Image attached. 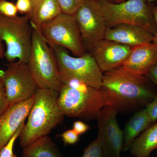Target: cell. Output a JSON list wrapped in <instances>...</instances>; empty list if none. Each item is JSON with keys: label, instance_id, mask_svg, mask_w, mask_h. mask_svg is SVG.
I'll use <instances>...</instances> for the list:
<instances>
[{"label": "cell", "instance_id": "1", "mask_svg": "<svg viewBox=\"0 0 157 157\" xmlns=\"http://www.w3.org/2000/svg\"><path fill=\"white\" fill-rule=\"evenodd\" d=\"M155 87L146 76L121 67L103 73L101 89L109 106L118 112L131 113L153 100L157 95Z\"/></svg>", "mask_w": 157, "mask_h": 157}, {"label": "cell", "instance_id": "2", "mask_svg": "<svg viewBox=\"0 0 157 157\" xmlns=\"http://www.w3.org/2000/svg\"><path fill=\"white\" fill-rule=\"evenodd\" d=\"M58 104L64 115L86 121L97 120L101 109L109 106L101 89L74 78L62 80Z\"/></svg>", "mask_w": 157, "mask_h": 157}, {"label": "cell", "instance_id": "3", "mask_svg": "<svg viewBox=\"0 0 157 157\" xmlns=\"http://www.w3.org/2000/svg\"><path fill=\"white\" fill-rule=\"evenodd\" d=\"M59 92L38 88L34 95L33 104L19 136L20 144L25 147L35 140L48 136L61 123L64 115L58 104Z\"/></svg>", "mask_w": 157, "mask_h": 157}, {"label": "cell", "instance_id": "4", "mask_svg": "<svg viewBox=\"0 0 157 157\" xmlns=\"http://www.w3.org/2000/svg\"><path fill=\"white\" fill-rule=\"evenodd\" d=\"M33 28L32 46L27 66L39 88L59 91L62 81L53 49L39 28Z\"/></svg>", "mask_w": 157, "mask_h": 157}, {"label": "cell", "instance_id": "5", "mask_svg": "<svg viewBox=\"0 0 157 157\" xmlns=\"http://www.w3.org/2000/svg\"><path fill=\"white\" fill-rule=\"evenodd\" d=\"M107 28L132 25L146 29L154 35L155 23L147 0H126L119 3L99 0Z\"/></svg>", "mask_w": 157, "mask_h": 157}, {"label": "cell", "instance_id": "6", "mask_svg": "<svg viewBox=\"0 0 157 157\" xmlns=\"http://www.w3.org/2000/svg\"><path fill=\"white\" fill-rule=\"evenodd\" d=\"M33 28L26 15L9 17L0 14V38L6 45L5 57L9 63L17 59L27 63Z\"/></svg>", "mask_w": 157, "mask_h": 157}, {"label": "cell", "instance_id": "7", "mask_svg": "<svg viewBox=\"0 0 157 157\" xmlns=\"http://www.w3.org/2000/svg\"><path fill=\"white\" fill-rule=\"evenodd\" d=\"M39 29L46 42L52 48H64L76 56L86 53L73 15L62 13L50 21L43 24Z\"/></svg>", "mask_w": 157, "mask_h": 157}, {"label": "cell", "instance_id": "8", "mask_svg": "<svg viewBox=\"0 0 157 157\" xmlns=\"http://www.w3.org/2000/svg\"><path fill=\"white\" fill-rule=\"evenodd\" d=\"M52 48L56 56L62 81L65 78H76L90 86L101 89L104 73L91 54L86 52L81 56H73L64 48Z\"/></svg>", "mask_w": 157, "mask_h": 157}, {"label": "cell", "instance_id": "9", "mask_svg": "<svg viewBox=\"0 0 157 157\" xmlns=\"http://www.w3.org/2000/svg\"><path fill=\"white\" fill-rule=\"evenodd\" d=\"M81 33L86 51L90 52L104 39L107 27L98 0H86L73 14Z\"/></svg>", "mask_w": 157, "mask_h": 157}, {"label": "cell", "instance_id": "10", "mask_svg": "<svg viewBox=\"0 0 157 157\" xmlns=\"http://www.w3.org/2000/svg\"><path fill=\"white\" fill-rule=\"evenodd\" d=\"M2 76L9 106L33 97L39 88L24 62L10 63Z\"/></svg>", "mask_w": 157, "mask_h": 157}, {"label": "cell", "instance_id": "11", "mask_svg": "<svg viewBox=\"0 0 157 157\" xmlns=\"http://www.w3.org/2000/svg\"><path fill=\"white\" fill-rule=\"evenodd\" d=\"M118 112L111 106L104 107L98 121V139L104 157H120L124 143V132L118 124Z\"/></svg>", "mask_w": 157, "mask_h": 157}, {"label": "cell", "instance_id": "12", "mask_svg": "<svg viewBox=\"0 0 157 157\" xmlns=\"http://www.w3.org/2000/svg\"><path fill=\"white\" fill-rule=\"evenodd\" d=\"M133 47L104 39L94 47L91 54L102 73L122 67Z\"/></svg>", "mask_w": 157, "mask_h": 157}, {"label": "cell", "instance_id": "13", "mask_svg": "<svg viewBox=\"0 0 157 157\" xmlns=\"http://www.w3.org/2000/svg\"><path fill=\"white\" fill-rule=\"evenodd\" d=\"M34 101V96L26 101L9 106L0 115V150L25 121Z\"/></svg>", "mask_w": 157, "mask_h": 157}, {"label": "cell", "instance_id": "14", "mask_svg": "<svg viewBox=\"0 0 157 157\" xmlns=\"http://www.w3.org/2000/svg\"><path fill=\"white\" fill-rule=\"evenodd\" d=\"M153 36L146 29L139 26L121 24L107 28L104 39L134 47L151 43Z\"/></svg>", "mask_w": 157, "mask_h": 157}, {"label": "cell", "instance_id": "15", "mask_svg": "<svg viewBox=\"0 0 157 157\" xmlns=\"http://www.w3.org/2000/svg\"><path fill=\"white\" fill-rule=\"evenodd\" d=\"M157 62V46L152 42L133 47L122 67L134 74L145 76Z\"/></svg>", "mask_w": 157, "mask_h": 157}, {"label": "cell", "instance_id": "16", "mask_svg": "<svg viewBox=\"0 0 157 157\" xmlns=\"http://www.w3.org/2000/svg\"><path fill=\"white\" fill-rule=\"evenodd\" d=\"M31 8L26 15L31 24L39 28L62 13L58 0H31Z\"/></svg>", "mask_w": 157, "mask_h": 157}, {"label": "cell", "instance_id": "17", "mask_svg": "<svg viewBox=\"0 0 157 157\" xmlns=\"http://www.w3.org/2000/svg\"><path fill=\"white\" fill-rule=\"evenodd\" d=\"M152 124L145 108L135 112L127 123L123 131L122 151L130 149L135 139Z\"/></svg>", "mask_w": 157, "mask_h": 157}, {"label": "cell", "instance_id": "18", "mask_svg": "<svg viewBox=\"0 0 157 157\" xmlns=\"http://www.w3.org/2000/svg\"><path fill=\"white\" fill-rule=\"evenodd\" d=\"M130 149L135 157H150L152 152L157 150V123L138 136Z\"/></svg>", "mask_w": 157, "mask_h": 157}, {"label": "cell", "instance_id": "19", "mask_svg": "<svg viewBox=\"0 0 157 157\" xmlns=\"http://www.w3.org/2000/svg\"><path fill=\"white\" fill-rule=\"evenodd\" d=\"M23 157H63L56 144L48 136L24 147Z\"/></svg>", "mask_w": 157, "mask_h": 157}, {"label": "cell", "instance_id": "20", "mask_svg": "<svg viewBox=\"0 0 157 157\" xmlns=\"http://www.w3.org/2000/svg\"><path fill=\"white\" fill-rule=\"evenodd\" d=\"M25 121L23 122L14 135L0 150V157H17L14 154L13 148L16 139L17 137H19L22 132L25 124Z\"/></svg>", "mask_w": 157, "mask_h": 157}, {"label": "cell", "instance_id": "21", "mask_svg": "<svg viewBox=\"0 0 157 157\" xmlns=\"http://www.w3.org/2000/svg\"><path fill=\"white\" fill-rule=\"evenodd\" d=\"M86 0H58L62 13L73 15Z\"/></svg>", "mask_w": 157, "mask_h": 157}, {"label": "cell", "instance_id": "22", "mask_svg": "<svg viewBox=\"0 0 157 157\" xmlns=\"http://www.w3.org/2000/svg\"><path fill=\"white\" fill-rule=\"evenodd\" d=\"M82 157H104L101 145L97 138L85 148Z\"/></svg>", "mask_w": 157, "mask_h": 157}, {"label": "cell", "instance_id": "23", "mask_svg": "<svg viewBox=\"0 0 157 157\" xmlns=\"http://www.w3.org/2000/svg\"><path fill=\"white\" fill-rule=\"evenodd\" d=\"M16 5L6 0H0V14L9 17L17 16Z\"/></svg>", "mask_w": 157, "mask_h": 157}, {"label": "cell", "instance_id": "24", "mask_svg": "<svg viewBox=\"0 0 157 157\" xmlns=\"http://www.w3.org/2000/svg\"><path fill=\"white\" fill-rule=\"evenodd\" d=\"M9 107L6 89L3 82L2 71H0V115Z\"/></svg>", "mask_w": 157, "mask_h": 157}, {"label": "cell", "instance_id": "25", "mask_svg": "<svg viewBox=\"0 0 157 157\" xmlns=\"http://www.w3.org/2000/svg\"><path fill=\"white\" fill-rule=\"evenodd\" d=\"M79 135L72 129L67 130L60 135L65 144L73 145L79 140Z\"/></svg>", "mask_w": 157, "mask_h": 157}, {"label": "cell", "instance_id": "26", "mask_svg": "<svg viewBox=\"0 0 157 157\" xmlns=\"http://www.w3.org/2000/svg\"><path fill=\"white\" fill-rule=\"evenodd\" d=\"M145 109L152 123H154L157 120V95L152 101L147 104Z\"/></svg>", "mask_w": 157, "mask_h": 157}, {"label": "cell", "instance_id": "27", "mask_svg": "<svg viewBox=\"0 0 157 157\" xmlns=\"http://www.w3.org/2000/svg\"><path fill=\"white\" fill-rule=\"evenodd\" d=\"M15 5L18 12L26 15L31 9V0H17Z\"/></svg>", "mask_w": 157, "mask_h": 157}, {"label": "cell", "instance_id": "28", "mask_svg": "<svg viewBox=\"0 0 157 157\" xmlns=\"http://www.w3.org/2000/svg\"><path fill=\"white\" fill-rule=\"evenodd\" d=\"M90 128L89 125L81 121H76L73 124V130L79 135L85 133Z\"/></svg>", "mask_w": 157, "mask_h": 157}, {"label": "cell", "instance_id": "29", "mask_svg": "<svg viewBox=\"0 0 157 157\" xmlns=\"http://www.w3.org/2000/svg\"><path fill=\"white\" fill-rule=\"evenodd\" d=\"M145 76L157 87V62L151 68Z\"/></svg>", "mask_w": 157, "mask_h": 157}, {"label": "cell", "instance_id": "30", "mask_svg": "<svg viewBox=\"0 0 157 157\" xmlns=\"http://www.w3.org/2000/svg\"><path fill=\"white\" fill-rule=\"evenodd\" d=\"M152 14L153 15L154 18L156 25L155 33L153 36L152 42L157 46V6L152 8Z\"/></svg>", "mask_w": 157, "mask_h": 157}, {"label": "cell", "instance_id": "31", "mask_svg": "<svg viewBox=\"0 0 157 157\" xmlns=\"http://www.w3.org/2000/svg\"><path fill=\"white\" fill-rule=\"evenodd\" d=\"M2 42V40L0 38V59H3L5 57V50Z\"/></svg>", "mask_w": 157, "mask_h": 157}, {"label": "cell", "instance_id": "32", "mask_svg": "<svg viewBox=\"0 0 157 157\" xmlns=\"http://www.w3.org/2000/svg\"><path fill=\"white\" fill-rule=\"evenodd\" d=\"M125 1H126V0H113V2H114V3H119Z\"/></svg>", "mask_w": 157, "mask_h": 157}, {"label": "cell", "instance_id": "33", "mask_svg": "<svg viewBox=\"0 0 157 157\" xmlns=\"http://www.w3.org/2000/svg\"><path fill=\"white\" fill-rule=\"evenodd\" d=\"M154 1H157V0H147V3L149 4H151V3L152 2H154Z\"/></svg>", "mask_w": 157, "mask_h": 157}, {"label": "cell", "instance_id": "34", "mask_svg": "<svg viewBox=\"0 0 157 157\" xmlns=\"http://www.w3.org/2000/svg\"><path fill=\"white\" fill-rule=\"evenodd\" d=\"M98 1H99V0H98ZM106 1H109V2H113V0H106Z\"/></svg>", "mask_w": 157, "mask_h": 157}]
</instances>
